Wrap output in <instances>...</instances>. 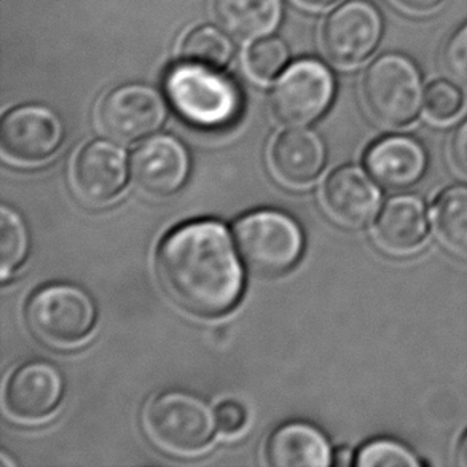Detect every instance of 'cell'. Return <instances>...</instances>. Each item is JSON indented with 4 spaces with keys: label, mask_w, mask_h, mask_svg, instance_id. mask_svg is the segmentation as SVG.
Masks as SVG:
<instances>
[{
    "label": "cell",
    "mask_w": 467,
    "mask_h": 467,
    "mask_svg": "<svg viewBox=\"0 0 467 467\" xmlns=\"http://www.w3.org/2000/svg\"><path fill=\"white\" fill-rule=\"evenodd\" d=\"M234 234L246 265L262 276L289 272L304 251L302 228L279 211H255L241 217Z\"/></svg>",
    "instance_id": "5b68a950"
},
{
    "label": "cell",
    "mask_w": 467,
    "mask_h": 467,
    "mask_svg": "<svg viewBox=\"0 0 467 467\" xmlns=\"http://www.w3.org/2000/svg\"><path fill=\"white\" fill-rule=\"evenodd\" d=\"M466 98L462 85L453 78H437L424 89L423 115L436 125L455 121L464 110Z\"/></svg>",
    "instance_id": "7402d4cb"
},
{
    "label": "cell",
    "mask_w": 467,
    "mask_h": 467,
    "mask_svg": "<svg viewBox=\"0 0 467 467\" xmlns=\"http://www.w3.org/2000/svg\"><path fill=\"white\" fill-rule=\"evenodd\" d=\"M26 317L38 340L55 348H72L88 338L95 327L96 306L82 287L45 285L32 296Z\"/></svg>",
    "instance_id": "8992f818"
},
{
    "label": "cell",
    "mask_w": 467,
    "mask_h": 467,
    "mask_svg": "<svg viewBox=\"0 0 467 467\" xmlns=\"http://www.w3.org/2000/svg\"><path fill=\"white\" fill-rule=\"evenodd\" d=\"M385 18L370 0H348L322 23L319 44L335 67L353 70L366 64L379 50Z\"/></svg>",
    "instance_id": "52a82bcc"
},
{
    "label": "cell",
    "mask_w": 467,
    "mask_h": 467,
    "mask_svg": "<svg viewBox=\"0 0 467 467\" xmlns=\"http://www.w3.org/2000/svg\"><path fill=\"white\" fill-rule=\"evenodd\" d=\"M359 467H418V462L410 450L394 441H373L367 443L356 456Z\"/></svg>",
    "instance_id": "d4e9b609"
},
{
    "label": "cell",
    "mask_w": 467,
    "mask_h": 467,
    "mask_svg": "<svg viewBox=\"0 0 467 467\" xmlns=\"http://www.w3.org/2000/svg\"><path fill=\"white\" fill-rule=\"evenodd\" d=\"M0 273L6 279L25 262L29 247L25 221L6 204L0 209Z\"/></svg>",
    "instance_id": "603a6c76"
},
{
    "label": "cell",
    "mask_w": 467,
    "mask_h": 467,
    "mask_svg": "<svg viewBox=\"0 0 467 467\" xmlns=\"http://www.w3.org/2000/svg\"><path fill=\"white\" fill-rule=\"evenodd\" d=\"M367 170L370 176L389 190L409 189L423 179L428 170V152L415 138L388 136L367 150Z\"/></svg>",
    "instance_id": "2e32d148"
},
{
    "label": "cell",
    "mask_w": 467,
    "mask_h": 467,
    "mask_svg": "<svg viewBox=\"0 0 467 467\" xmlns=\"http://www.w3.org/2000/svg\"><path fill=\"white\" fill-rule=\"evenodd\" d=\"M190 158L187 149L172 136H153L131 155V176L150 196L172 195L187 181Z\"/></svg>",
    "instance_id": "4fadbf2b"
},
{
    "label": "cell",
    "mask_w": 467,
    "mask_h": 467,
    "mask_svg": "<svg viewBox=\"0 0 467 467\" xmlns=\"http://www.w3.org/2000/svg\"><path fill=\"white\" fill-rule=\"evenodd\" d=\"M63 136V123L55 110L38 104L19 106L2 120V157L21 166L45 163L57 153Z\"/></svg>",
    "instance_id": "30bf717a"
},
{
    "label": "cell",
    "mask_w": 467,
    "mask_h": 467,
    "mask_svg": "<svg viewBox=\"0 0 467 467\" xmlns=\"http://www.w3.org/2000/svg\"><path fill=\"white\" fill-rule=\"evenodd\" d=\"M164 88L172 109L193 127L221 130L240 117V88L217 69L182 61L171 67Z\"/></svg>",
    "instance_id": "3957f363"
},
{
    "label": "cell",
    "mask_w": 467,
    "mask_h": 467,
    "mask_svg": "<svg viewBox=\"0 0 467 467\" xmlns=\"http://www.w3.org/2000/svg\"><path fill=\"white\" fill-rule=\"evenodd\" d=\"M166 104L157 89L128 83L102 98L96 121L102 134L119 144H133L163 127Z\"/></svg>",
    "instance_id": "9c48e42d"
},
{
    "label": "cell",
    "mask_w": 467,
    "mask_h": 467,
    "mask_svg": "<svg viewBox=\"0 0 467 467\" xmlns=\"http://www.w3.org/2000/svg\"><path fill=\"white\" fill-rule=\"evenodd\" d=\"M458 462L462 466L467 467V434L462 439V445H460V450H458Z\"/></svg>",
    "instance_id": "1f68e13d"
},
{
    "label": "cell",
    "mask_w": 467,
    "mask_h": 467,
    "mask_svg": "<svg viewBox=\"0 0 467 467\" xmlns=\"http://www.w3.org/2000/svg\"><path fill=\"white\" fill-rule=\"evenodd\" d=\"M214 415L217 430L221 431L222 434H225V436L240 434L247 423L246 409L236 400L222 402L215 409Z\"/></svg>",
    "instance_id": "4316f807"
},
{
    "label": "cell",
    "mask_w": 467,
    "mask_h": 467,
    "mask_svg": "<svg viewBox=\"0 0 467 467\" xmlns=\"http://www.w3.org/2000/svg\"><path fill=\"white\" fill-rule=\"evenodd\" d=\"M449 157L456 172L467 177V119L455 128L450 138Z\"/></svg>",
    "instance_id": "83f0119b"
},
{
    "label": "cell",
    "mask_w": 467,
    "mask_h": 467,
    "mask_svg": "<svg viewBox=\"0 0 467 467\" xmlns=\"http://www.w3.org/2000/svg\"><path fill=\"white\" fill-rule=\"evenodd\" d=\"M157 275L164 292L198 316L234 310L244 289L243 266L221 222H190L172 230L158 247Z\"/></svg>",
    "instance_id": "6da1fadb"
},
{
    "label": "cell",
    "mask_w": 467,
    "mask_h": 467,
    "mask_svg": "<svg viewBox=\"0 0 467 467\" xmlns=\"http://www.w3.org/2000/svg\"><path fill=\"white\" fill-rule=\"evenodd\" d=\"M289 61V50L281 38H260L247 48L244 69L254 82H272Z\"/></svg>",
    "instance_id": "cb8c5ba5"
},
{
    "label": "cell",
    "mask_w": 467,
    "mask_h": 467,
    "mask_svg": "<svg viewBox=\"0 0 467 467\" xmlns=\"http://www.w3.org/2000/svg\"><path fill=\"white\" fill-rule=\"evenodd\" d=\"M213 13L222 31L241 44L272 36L283 19L281 0H213Z\"/></svg>",
    "instance_id": "d6986e66"
},
{
    "label": "cell",
    "mask_w": 467,
    "mask_h": 467,
    "mask_svg": "<svg viewBox=\"0 0 467 467\" xmlns=\"http://www.w3.org/2000/svg\"><path fill=\"white\" fill-rule=\"evenodd\" d=\"M270 164L281 182L292 189H302L321 174L326 147L311 130H287L273 142Z\"/></svg>",
    "instance_id": "e0dca14e"
},
{
    "label": "cell",
    "mask_w": 467,
    "mask_h": 467,
    "mask_svg": "<svg viewBox=\"0 0 467 467\" xmlns=\"http://www.w3.org/2000/svg\"><path fill=\"white\" fill-rule=\"evenodd\" d=\"M423 72L413 57L388 51L372 59L362 72L360 101L379 127L400 130L410 127L423 114Z\"/></svg>",
    "instance_id": "7a4b0ae2"
},
{
    "label": "cell",
    "mask_w": 467,
    "mask_h": 467,
    "mask_svg": "<svg viewBox=\"0 0 467 467\" xmlns=\"http://www.w3.org/2000/svg\"><path fill=\"white\" fill-rule=\"evenodd\" d=\"M144 426L158 449L174 456L202 455L217 430L209 405L193 394L168 391L147 404Z\"/></svg>",
    "instance_id": "277c9868"
},
{
    "label": "cell",
    "mask_w": 467,
    "mask_h": 467,
    "mask_svg": "<svg viewBox=\"0 0 467 467\" xmlns=\"http://www.w3.org/2000/svg\"><path fill=\"white\" fill-rule=\"evenodd\" d=\"M332 456L321 431L300 421L279 426L266 442L265 460L273 467H326Z\"/></svg>",
    "instance_id": "ac0fdd59"
},
{
    "label": "cell",
    "mask_w": 467,
    "mask_h": 467,
    "mask_svg": "<svg viewBox=\"0 0 467 467\" xmlns=\"http://www.w3.org/2000/svg\"><path fill=\"white\" fill-rule=\"evenodd\" d=\"M394 8L411 16H428L437 12L445 0H388Z\"/></svg>",
    "instance_id": "f1b7e54d"
},
{
    "label": "cell",
    "mask_w": 467,
    "mask_h": 467,
    "mask_svg": "<svg viewBox=\"0 0 467 467\" xmlns=\"http://www.w3.org/2000/svg\"><path fill=\"white\" fill-rule=\"evenodd\" d=\"M127 179V155L123 149L108 140H95L83 147L70 168V182L76 195L96 208L114 202L125 189Z\"/></svg>",
    "instance_id": "8fae6325"
},
{
    "label": "cell",
    "mask_w": 467,
    "mask_h": 467,
    "mask_svg": "<svg viewBox=\"0 0 467 467\" xmlns=\"http://www.w3.org/2000/svg\"><path fill=\"white\" fill-rule=\"evenodd\" d=\"M442 67L450 78L467 87V21L451 32L441 55Z\"/></svg>",
    "instance_id": "484cf974"
},
{
    "label": "cell",
    "mask_w": 467,
    "mask_h": 467,
    "mask_svg": "<svg viewBox=\"0 0 467 467\" xmlns=\"http://www.w3.org/2000/svg\"><path fill=\"white\" fill-rule=\"evenodd\" d=\"M294 2L306 10L319 12V10H326L328 6L335 5L338 0H294Z\"/></svg>",
    "instance_id": "f546056e"
},
{
    "label": "cell",
    "mask_w": 467,
    "mask_h": 467,
    "mask_svg": "<svg viewBox=\"0 0 467 467\" xmlns=\"http://www.w3.org/2000/svg\"><path fill=\"white\" fill-rule=\"evenodd\" d=\"M430 234V219L418 196L398 195L385 202L373 227V238L381 251L396 257L417 254Z\"/></svg>",
    "instance_id": "9a60e30c"
},
{
    "label": "cell",
    "mask_w": 467,
    "mask_h": 467,
    "mask_svg": "<svg viewBox=\"0 0 467 467\" xmlns=\"http://www.w3.org/2000/svg\"><path fill=\"white\" fill-rule=\"evenodd\" d=\"M63 392V375L57 367L47 360L26 362L6 381V413L21 423H37L57 410Z\"/></svg>",
    "instance_id": "7c38bea8"
},
{
    "label": "cell",
    "mask_w": 467,
    "mask_h": 467,
    "mask_svg": "<svg viewBox=\"0 0 467 467\" xmlns=\"http://www.w3.org/2000/svg\"><path fill=\"white\" fill-rule=\"evenodd\" d=\"M181 53L183 61L219 70L227 66L234 55V47L221 29L214 26H202L183 38Z\"/></svg>",
    "instance_id": "44dd1931"
},
{
    "label": "cell",
    "mask_w": 467,
    "mask_h": 467,
    "mask_svg": "<svg viewBox=\"0 0 467 467\" xmlns=\"http://www.w3.org/2000/svg\"><path fill=\"white\" fill-rule=\"evenodd\" d=\"M353 451H351V450L341 447V449L334 451V456H332V464H337V466H349V464L353 462Z\"/></svg>",
    "instance_id": "4dcf8cb0"
},
{
    "label": "cell",
    "mask_w": 467,
    "mask_h": 467,
    "mask_svg": "<svg viewBox=\"0 0 467 467\" xmlns=\"http://www.w3.org/2000/svg\"><path fill=\"white\" fill-rule=\"evenodd\" d=\"M334 96L332 70L317 59H298L273 87V115L287 127H306L327 112Z\"/></svg>",
    "instance_id": "ba28073f"
},
{
    "label": "cell",
    "mask_w": 467,
    "mask_h": 467,
    "mask_svg": "<svg viewBox=\"0 0 467 467\" xmlns=\"http://www.w3.org/2000/svg\"><path fill=\"white\" fill-rule=\"evenodd\" d=\"M379 187L356 166L334 171L322 187V206L341 227H366L379 213Z\"/></svg>",
    "instance_id": "5bb4252c"
},
{
    "label": "cell",
    "mask_w": 467,
    "mask_h": 467,
    "mask_svg": "<svg viewBox=\"0 0 467 467\" xmlns=\"http://www.w3.org/2000/svg\"><path fill=\"white\" fill-rule=\"evenodd\" d=\"M432 221L439 240L467 257V185L443 190L432 209Z\"/></svg>",
    "instance_id": "ffe728a7"
}]
</instances>
